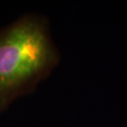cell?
<instances>
[{
    "mask_svg": "<svg viewBox=\"0 0 127 127\" xmlns=\"http://www.w3.org/2000/svg\"><path fill=\"white\" fill-rule=\"evenodd\" d=\"M59 59L39 16L26 15L0 30V110L47 76Z\"/></svg>",
    "mask_w": 127,
    "mask_h": 127,
    "instance_id": "obj_1",
    "label": "cell"
}]
</instances>
